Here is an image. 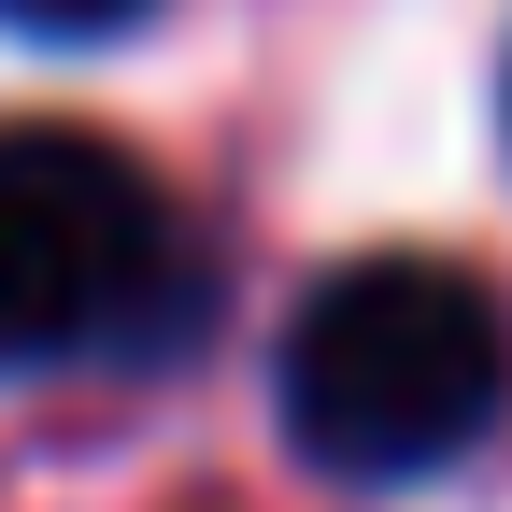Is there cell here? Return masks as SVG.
Wrapping results in <instances>:
<instances>
[{
    "instance_id": "cell-2",
    "label": "cell",
    "mask_w": 512,
    "mask_h": 512,
    "mask_svg": "<svg viewBox=\"0 0 512 512\" xmlns=\"http://www.w3.org/2000/svg\"><path fill=\"white\" fill-rule=\"evenodd\" d=\"M157 299H185L157 185L100 128H0V370L128 356Z\"/></svg>"
},
{
    "instance_id": "cell-1",
    "label": "cell",
    "mask_w": 512,
    "mask_h": 512,
    "mask_svg": "<svg viewBox=\"0 0 512 512\" xmlns=\"http://www.w3.org/2000/svg\"><path fill=\"white\" fill-rule=\"evenodd\" d=\"M285 441L328 484H427L512 399V328L456 256H356L285 328Z\"/></svg>"
},
{
    "instance_id": "cell-3",
    "label": "cell",
    "mask_w": 512,
    "mask_h": 512,
    "mask_svg": "<svg viewBox=\"0 0 512 512\" xmlns=\"http://www.w3.org/2000/svg\"><path fill=\"white\" fill-rule=\"evenodd\" d=\"M143 15H157V0H0V29H29V43H114Z\"/></svg>"
}]
</instances>
